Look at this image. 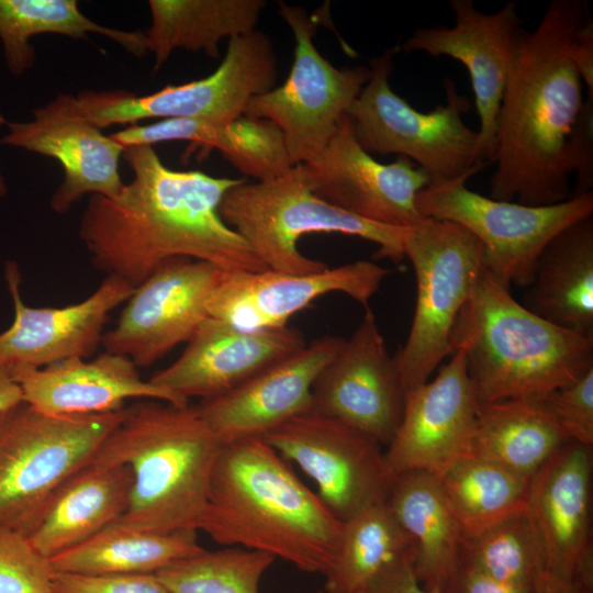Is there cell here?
<instances>
[{
	"instance_id": "cell-33",
	"label": "cell",
	"mask_w": 593,
	"mask_h": 593,
	"mask_svg": "<svg viewBox=\"0 0 593 593\" xmlns=\"http://www.w3.org/2000/svg\"><path fill=\"white\" fill-rule=\"evenodd\" d=\"M90 33L111 38L137 57L146 53L144 32L100 25L82 13L75 0H0V41L13 76H22L33 67V36L59 34L82 40Z\"/></svg>"
},
{
	"instance_id": "cell-3",
	"label": "cell",
	"mask_w": 593,
	"mask_h": 593,
	"mask_svg": "<svg viewBox=\"0 0 593 593\" xmlns=\"http://www.w3.org/2000/svg\"><path fill=\"white\" fill-rule=\"evenodd\" d=\"M343 526L264 438L221 445L198 532L324 575Z\"/></svg>"
},
{
	"instance_id": "cell-23",
	"label": "cell",
	"mask_w": 593,
	"mask_h": 593,
	"mask_svg": "<svg viewBox=\"0 0 593 593\" xmlns=\"http://www.w3.org/2000/svg\"><path fill=\"white\" fill-rule=\"evenodd\" d=\"M187 343L177 360L149 379L187 402L221 396L306 345L294 327L243 329L211 316Z\"/></svg>"
},
{
	"instance_id": "cell-49",
	"label": "cell",
	"mask_w": 593,
	"mask_h": 593,
	"mask_svg": "<svg viewBox=\"0 0 593 593\" xmlns=\"http://www.w3.org/2000/svg\"><path fill=\"white\" fill-rule=\"evenodd\" d=\"M315 593H326V592H325L324 589H323V590L317 591V592H315Z\"/></svg>"
},
{
	"instance_id": "cell-48",
	"label": "cell",
	"mask_w": 593,
	"mask_h": 593,
	"mask_svg": "<svg viewBox=\"0 0 593 593\" xmlns=\"http://www.w3.org/2000/svg\"><path fill=\"white\" fill-rule=\"evenodd\" d=\"M7 191H8V187H7L5 180L2 177V175H0V198H3L7 194Z\"/></svg>"
},
{
	"instance_id": "cell-46",
	"label": "cell",
	"mask_w": 593,
	"mask_h": 593,
	"mask_svg": "<svg viewBox=\"0 0 593 593\" xmlns=\"http://www.w3.org/2000/svg\"><path fill=\"white\" fill-rule=\"evenodd\" d=\"M23 395L12 369L0 365V414L21 404Z\"/></svg>"
},
{
	"instance_id": "cell-8",
	"label": "cell",
	"mask_w": 593,
	"mask_h": 593,
	"mask_svg": "<svg viewBox=\"0 0 593 593\" xmlns=\"http://www.w3.org/2000/svg\"><path fill=\"white\" fill-rule=\"evenodd\" d=\"M124 409L53 415L22 402L1 413L0 526L27 537L53 494L89 463Z\"/></svg>"
},
{
	"instance_id": "cell-21",
	"label": "cell",
	"mask_w": 593,
	"mask_h": 593,
	"mask_svg": "<svg viewBox=\"0 0 593 593\" xmlns=\"http://www.w3.org/2000/svg\"><path fill=\"white\" fill-rule=\"evenodd\" d=\"M389 271L370 260H356L310 273L227 271L209 307L211 317L243 329L288 326V321L317 298L342 292L368 309Z\"/></svg>"
},
{
	"instance_id": "cell-43",
	"label": "cell",
	"mask_w": 593,
	"mask_h": 593,
	"mask_svg": "<svg viewBox=\"0 0 593 593\" xmlns=\"http://www.w3.org/2000/svg\"><path fill=\"white\" fill-rule=\"evenodd\" d=\"M445 593H534V591L504 584L461 562Z\"/></svg>"
},
{
	"instance_id": "cell-14",
	"label": "cell",
	"mask_w": 593,
	"mask_h": 593,
	"mask_svg": "<svg viewBox=\"0 0 593 593\" xmlns=\"http://www.w3.org/2000/svg\"><path fill=\"white\" fill-rule=\"evenodd\" d=\"M227 271L190 258L159 266L135 288L113 328L105 332L104 351L149 367L188 342L210 316L211 300Z\"/></svg>"
},
{
	"instance_id": "cell-17",
	"label": "cell",
	"mask_w": 593,
	"mask_h": 593,
	"mask_svg": "<svg viewBox=\"0 0 593 593\" xmlns=\"http://www.w3.org/2000/svg\"><path fill=\"white\" fill-rule=\"evenodd\" d=\"M449 7L454 26L418 27L400 49L448 56L465 65L480 122L475 159L486 165L493 161L496 119L523 20L514 1L493 13L480 11L472 0H450Z\"/></svg>"
},
{
	"instance_id": "cell-40",
	"label": "cell",
	"mask_w": 593,
	"mask_h": 593,
	"mask_svg": "<svg viewBox=\"0 0 593 593\" xmlns=\"http://www.w3.org/2000/svg\"><path fill=\"white\" fill-rule=\"evenodd\" d=\"M568 441L593 445V368L542 400Z\"/></svg>"
},
{
	"instance_id": "cell-5",
	"label": "cell",
	"mask_w": 593,
	"mask_h": 593,
	"mask_svg": "<svg viewBox=\"0 0 593 593\" xmlns=\"http://www.w3.org/2000/svg\"><path fill=\"white\" fill-rule=\"evenodd\" d=\"M457 348L479 404L541 401L593 368V335L536 315L485 271L458 315L449 356Z\"/></svg>"
},
{
	"instance_id": "cell-25",
	"label": "cell",
	"mask_w": 593,
	"mask_h": 593,
	"mask_svg": "<svg viewBox=\"0 0 593 593\" xmlns=\"http://www.w3.org/2000/svg\"><path fill=\"white\" fill-rule=\"evenodd\" d=\"M23 402L53 415H92L123 410L131 399L175 405L189 402L142 379L126 356L102 353L96 359L69 358L42 368H11Z\"/></svg>"
},
{
	"instance_id": "cell-36",
	"label": "cell",
	"mask_w": 593,
	"mask_h": 593,
	"mask_svg": "<svg viewBox=\"0 0 593 593\" xmlns=\"http://www.w3.org/2000/svg\"><path fill=\"white\" fill-rule=\"evenodd\" d=\"M462 562L499 582L534 591L542 563L526 510L466 539Z\"/></svg>"
},
{
	"instance_id": "cell-39",
	"label": "cell",
	"mask_w": 593,
	"mask_h": 593,
	"mask_svg": "<svg viewBox=\"0 0 593 593\" xmlns=\"http://www.w3.org/2000/svg\"><path fill=\"white\" fill-rule=\"evenodd\" d=\"M223 126L203 119L176 118L159 120L148 125L132 124L110 136L124 148L188 141L191 146L186 155L199 149L201 156H206L216 148Z\"/></svg>"
},
{
	"instance_id": "cell-10",
	"label": "cell",
	"mask_w": 593,
	"mask_h": 593,
	"mask_svg": "<svg viewBox=\"0 0 593 593\" xmlns=\"http://www.w3.org/2000/svg\"><path fill=\"white\" fill-rule=\"evenodd\" d=\"M278 59L261 31L233 37L219 67L209 76L168 85L146 96L126 90L81 91L78 112L102 130L144 119H203L225 125L244 115L248 101L275 87Z\"/></svg>"
},
{
	"instance_id": "cell-22",
	"label": "cell",
	"mask_w": 593,
	"mask_h": 593,
	"mask_svg": "<svg viewBox=\"0 0 593 593\" xmlns=\"http://www.w3.org/2000/svg\"><path fill=\"white\" fill-rule=\"evenodd\" d=\"M4 277L14 318L0 333V365L9 368H42L69 358L91 356L102 343L110 313L135 290L123 279L107 276L97 290L79 303L32 307L21 296V276L14 261L7 262Z\"/></svg>"
},
{
	"instance_id": "cell-12",
	"label": "cell",
	"mask_w": 593,
	"mask_h": 593,
	"mask_svg": "<svg viewBox=\"0 0 593 593\" xmlns=\"http://www.w3.org/2000/svg\"><path fill=\"white\" fill-rule=\"evenodd\" d=\"M279 14L294 37L286 81L253 97L244 115L268 119L282 131L293 165L314 159L327 145L366 85V66L337 68L320 54L314 36L321 19L300 5L279 2Z\"/></svg>"
},
{
	"instance_id": "cell-32",
	"label": "cell",
	"mask_w": 593,
	"mask_h": 593,
	"mask_svg": "<svg viewBox=\"0 0 593 593\" xmlns=\"http://www.w3.org/2000/svg\"><path fill=\"white\" fill-rule=\"evenodd\" d=\"M414 550L385 503L344 523L332 563L324 574L326 593H358L385 574L412 563Z\"/></svg>"
},
{
	"instance_id": "cell-18",
	"label": "cell",
	"mask_w": 593,
	"mask_h": 593,
	"mask_svg": "<svg viewBox=\"0 0 593 593\" xmlns=\"http://www.w3.org/2000/svg\"><path fill=\"white\" fill-rule=\"evenodd\" d=\"M311 190L324 201L367 221L412 227L422 216L416 197L426 172L405 157L382 164L356 141L347 115L325 148L302 164Z\"/></svg>"
},
{
	"instance_id": "cell-2",
	"label": "cell",
	"mask_w": 593,
	"mask_h": 593,
	"mask_svg": "<svg viewBox=\"0 0 593 593\" xmlns=\"http://www.w3.org/2000/svg\"><path fill=\"white\" fill-rule=\"evenodd\" d=\"M586 0H553L538 25L518 33L496 119L490 198L532 206L571 198L567 147L584 103L572 61Z\"/></svg>"
},
{
	"instance_id": "cell-35",
	"label": "cell",
	"mask_w": 593,
	"mask_h": 593,
	"mask_svg": "<svg viewBox=\"0 0 593 593\" xmlns=\"http://www.w3.org/2000/svg\"><path fill=\"white\" fill-rule=\"evenodd\" d=\"M275 560L236 546L202 548L155 574L170 593H259L260 580Z\"/></svg>"
},
{
	"instance_id": "cell-24",
	"label": "cell",
	"mask_w": 593,
	"mask_h": 593,
	"mask_svg": "<svg viewBox=\"0 0 593 593\" xmlns=\"http://www.w3.org/2000/svg\"><path fill=\"white\" fill-rule=\"evenodd\" d=\"M344 338L323 336L230 392L202 401L200 415L221 444L264 437L312 409L313 384Z\"/></svg>"
},
{
	"instance_id": "cell-30",
	"label": "cell",
	"mask_w": 593,
	"mask_h": 593,
	"mask_svg": "<svg viewBox=\"0 0 593 593\" xmlns=\"http://www.w3.org/2000/svg\"><path fill=\"white\" fill-rule=\"evenodd\" d=\"M568 439L544 401L479 404L469 456L532 475Z\"/></svg>"
},
{
	"instance_id": "cell-26",
	"label": "cell",
	"mask_w": 593,
	"mask_h": 593,
	"mask_svg": "<svg viewBox=\"0 0 593 593\" xmlns=\"http://www.w3.org/2000/svg\"><path fill=\"white\" fill-rule=\"evenodd\" d=\"M385 505L413 545L417 581L426 590L445 593L461 566L466 538L438 477L424 471L395 474Z\"/></svg>"
},
{
	"instance_id": "cell-19",
	"label": "cell",
	"mask_w": 593,
	"mask_h": 593,
	"mask_svg": "<svg viewBox=\"0 0 593 593\" xmlns=\"http://www.w3.org/2000/svg\"><path fill=\"white\" fill-rule=\"evenodd\" d=\"M478 406L463 351L457 348L433 380L406 393L401 423L384 450L391 473L439 475L468 456Z\"/></svg>"
},
{
	"instance_id": "cell-47",
	"label": "cell",
	"mask_w": 593,
	"mask_h": 593,
	"mask_svg": "<svg viewBox=\"0 0 593 593\" xmlns=\"http://www.w3.org/2000/svg\"><path fill=\"white\" fill-rule=\"evenodd\" d=\"M534 593H577L571 586L548 578H540Z\"/></svg>"
},
{
	"instance_id": "cell-11",
	"label": "cell",
	"mask_w": 593,
	"mask_h": 593,
	"mask_svg": "<svg viewBox=\"0 0 593 593\" xmlns=\"http://www.w3.org/2000/svg\"><path fill=\"white\" fill-rule=\"evenodd\" d=\"M465 175L428 184L416 197L424 217L457 223L483 248V271L503 286L530 284L539 254L558 233L593 214V191L563 202L532 206L501 201L471 191Z\"/></svg>"
},
{
	"instance_id": "cell-16",
	"label": "cell",
	"mask_w": 593,
	"mask_h": 593,
	"mask_svg": "<svg viewBox=\"0 0 593 593\" xmlns=\"http://www.w3.org/2000/svg\"><path fill=\"white\" fill-rule=\"evenodd\" d=\"M394 358L372 312L324 367L312 389V411L370 437L384 448L393 439L405 404Z\"/></svg>"
},
{
	"instance_id": "cell-4",
	"label": "cell",
	"mask_w": 593,
	"mask_h": 593,
	"mask_svg": "<svg viewBox=\"0 0 593 593\" xmlns=\"http://www.w3.org/2000/svg\"><path fill=\"white\" fill-rule=\"evenodd\" d=\"M221 445L197 406L142 399L125 406L87 466L132 470L128 506L112 525L198 533Z\"/></svg>"
},
{
	"instance_id": "cell-41",
	"label": "cell",
	"mask_w": 593,
	"mask_h": 593,
	"mask_svg": "<svg viewBox=\"0 0 593 593\" xmlns=\"http://www.w3.org/2000/svg\"><path fill=\"white\" fill-rule=\"evenodd\" d=\"M54 593H170L155 573L76 574L54 572Z\"/></svg>"
},
{
	"instance_id": "cell-27",
	"label": "cell",
	"mask_w": 593,
	"mask_h": 593,
	"mask_svg": "<svg viewBox=\"0 0 593 593\" xmlns=\"http://www.w3.org/2000/svg\"><path fill=\"white\" fill-rule=\"evenodd\" d=\"M133 484L128 466H86L53 494L27 538L45 558L88 540L126 511Z\"/></svg>"
},
{
	"instance_id": "cell-15",
	"label": "cell",
	"mask_w": 593,
	"mask_h": 593,
	"mask_svg": "<svg viewBox=\"0 0 593 593\" xmlns=\"http://www.w3.org/2000/svg\"><path fill=\"white\" fill-rule=\"evenodd\" d=\"M592 447L568 441L530 478L526 513L542 563L541 578L593 593L590 527Z\"/></svg>"
},
{
	"instance_id": "cell-37",
	"label": "cell",
	"mask_w": 593,
	"mask_h": 593,
	"mask_svg": "<svg viewBox=\"0 0 593 593\" xmlns=\"http://www.w3.org/2000/svg\"><path fill=\"white\" fill-rule=\"evenodd\" d=\"M216 149L239 172L260 182L281 177L294 166L282 131L268 119H235L223 126Z\"/></svg>"
},
{
	"instance_id": "cell-20",
	"label": "cell",
	"mask_w": 593,
	"mask_h": 593,
	"mask_svg": "<svg viewBox=\"0 0 593 593\" xmlns=\"http://www.w3.org/2000/svg\"><path fill=\"white\" fill-rule=\"evenodd\" d=\"M0 139L5 146L56 159L64 179L51 199L57 213H65L87 193L118 197L125 183L120 175L124 147L87 121L77 110L75 97L60 93L33 111L27 122H8Z\"/></svg>"
},
{
	"instance_id": "cell-28",
	"label": "cell",
	"mask_w": 593,
	"mask_h": 593,
	"mask_svg": "<svg viewBox=\"0 0 593 593\" xmlns=\"http://www.w3.org/2000/svg\"><path fill=\"white\" fill-rule=\"evenodd\" d=\"M524 306L561 327L593 335V216L569 225L539 254Z\"/></svg>"
},
{
	"instance_id": "cell-7",
	"label": "cell",
	"mask_w": 593,
	"mask_h": 593,
	"mask_svg": "<svg viewBox=\"0 0 593 593\" xmlns=\"http://www.w3.org/2000/svg\"><path fill=\"white\" fill-rule=\"evenodd\" d=\"M399 52L400 46L390 47L369 61V78L346 113L356 141L370 155L396 154L416 163L429 184L473 176L486 165L475 159L478 131L462 120L470 101L445 78V104L428 112L413 108L390 86Z\"/></svg>"
},
{
	"instance_id": "cell-13",
	"label": "cell",
	"mask_w": 593,
	"mask_h": 593,
	"mask_svg": "<svg viewBox=\"0 0 593 593\" xmlns=\"http://www.w3.org/2000/svg\"><path fill=\"white\" fill-rule=\"evenodd\" d=\"M262 438L315 482L342 523L385 503L394 475L383 447L353 427L310 410Z\"/></svg>"
},
{
	"instance_id": "cell-9",
	"label": "cell",
	"mask_w": 593,
	"mask_h": 593,
	"mask_svg": "<svg viewBox=\"0 0 593 593\" xmlns=\"http://www.w3.org/2000/svg\"><path fill=\"white\" fill-rule=\"evenodd\" d=\"M405 257L416 277V303L406 342L393 358L407 393L449 356L458 315L483 271V248L461 225L424 217L409 228Z\"/></svg>"
},
{
	"instance_id": "cell-45",
	"label": "cell",
	"mask_w": 593,
	"mask_h": 593,
	"mask_svg": "<svg viewBox=\"0 0 593 593\" xmlns=\"http://www.w3.org/2000/svg\"><path fill=\"white\" fill-rule=\"evenodd\" d=\"M358 593H437L426 590L417 581L412 563L385 574Z\"/></svg>"
},
{
	"instance_id": "cell-34",
	"label": "cell",
	"mask_w": 593,
	"mask_h": 593,
	"mask_svg": "<svg viewBox=\"0 0 593 593\" xmlns=\"http://www.w3.org/2000/svg\"><path fill=\"white\" fill-rule=\"evenodd\" d=\"M437 477L466 539L526 510L530 478L494 462L468 455Z\"/></svg>"
},
{
	"instance_id": "cell-44",
	"label": "cell",
	"mask_w": 593,
	"mask_h": 593,
	"mask_svg": "<svg viewBox=\"0 0 593 593\" xmlns=\"http://www.w3.org/2000/svg\"><path fill=\"white\" fill-rule=\"evenodd\" d=\"M572 61L588 87V98H593V19L591 12L577 29L572 47Z\"/></svg>"
},
{
	"instance_id": "cell-1",
	"label": "cell",
	"mask_w": 593,
	"mask_h": 593,
	"mask_svg": "<svg viewBox=\"0 0 593 593\" xmlns=\"http://www.w3.org/2000/svg\"><path fill=\"white\" fill-rule=\"evenodd\" d=\"M123 156L133 179L115 198L92 194L80 221L96 268L134 288L176 258L225 271L267 269L220 214L224 194L244 179L170 169L153 146L126 147Z\"/></svg>"
},
{
	"instance_id": "cell-38",
	"label": "cell",
	"mask_w": 593,
	"mask_h": 593,
	"mask_svg": "<svg viewBox=\"0 0 593 593\" xmlns=\"http://www.w3.org/2000/svg\"><path fill=\"white\" fill-rule=\"evenodd\" d=\"M54 572L26 536L0 526V593H54Z\"/></svg>"
},
{
	"instance_id": "cell-42",
	"label": "cell",
	"mask_w": 593,
	"mask_h": 593,
	"mask_svg": "<svg viewBox=\"0 0 593 593\" xmlns=\"http://www.w3.org/2000/svg\"><path fill=\"white\" fill-rule=\"evenodd\" d=\"M567 165L575 182L571 193L579 197L593 188V98H588L573 125L567 147Z\"/></svg>"
},
{
	"instance_id": "cell-31",
	"label": "cell",
	"mask_w": 593,
	"mask_h": 593,
	"mask_svg": "<svg viewBox=\"0 0 593 593\" xmlns=\"http://www.w3.org/2000/svg\"><path fill=\"white\" fill-rule=\"evenodd\" d=\"M201 549L197 532L159 534L110 525L49 561L64 573H157Z\"/></svg>"
},
{
	"instance_id": "cell-29",
	"label": "cell",
	"mask_w": 593,
	"mask_h": 593,
	"mask_svg": "<svg viewBox=\"0 0 593 593\" xmlns=\"http://www.w3.org/2000/svg\"><path fill=\"white\" fill-rule=\"evenodd\" d=\"M146 52L158 69L176 49L220 55V43L256 30L264 0H150Z\"/></svg>"
},
{
	"instance_id": "cell-6",
	"label": "cell",
	"mask_w": 593,
	"mask_h": 593,
	"mask_svg": "<svg viewBox=\"0 0 593 593\" xmlns=\"http://www.w3.org/2000/svg\"><path fill=\"white\" fill-rule=\"evenodd\" d=\"M220 214L238 233L267 269L310 273L327 266L300 253L301 236L315 233L355 236L378 246L377 258L400 264L405 258L410 227L384 225L353 215L317 197L302 164L272 180L232 187Z\"/></svg>"
}]
</instances>
